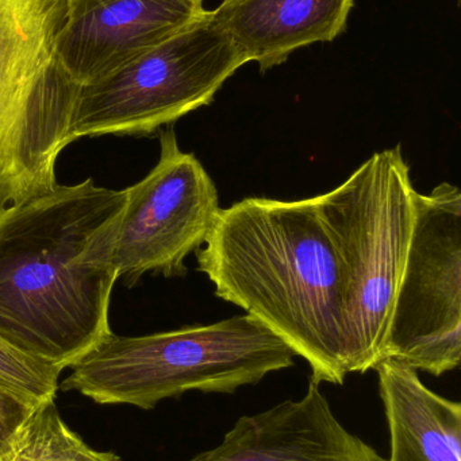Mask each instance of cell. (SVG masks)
<instances>
[{"label": "cell", "instance_id": "12", "mask_svg": "<svg viewBox=\"0 0 461 461\" xmlns=\"http://www.w3.org/2000/svg\"><path fill=\"white\" fill-rule=\"evenodd\" d=\"M8 461H122L113 452L91 448L70 430L54 400L38 403L16 438Z\"/></svg>", "mask_w": 461, "mask_h": 461}, {"label": "cell", "instance_id": "9", "mask_svg": "<svg viewBox=\"0 0 461 461\" xmlns=\"http://www.w3.org/2000/svg\"><path fill=\"white\" fill-rule=\"evenodd\" d=\"M189 461H387L343 427L311 381L300 401L238 419L224 441Z\"/></svg>", "mask_w": 461, "mask_h": 461}, {"label": "cell", "instance_id": "10", "mask_svg": "<svg viewBox=\"0 0 461 461\" xmlns=\"http://www.w3.org/2000/svg\"><path fill=\"white\" fill-rule=\"evenodd\" d=\"M355 0H222L211 19L265 73L303 46L346 32Z\"/></svg>", "mask_w": 461, "mask_h": 461}, {"label": "cell", "instance_id": "14", "mask_svg": "<svg viewBox=\"0 0 461 461\" xmlns=\"http://www.w3.org/2000/svg\"><path fill=\"white\" fill-rule=\"evenodd\" d=\"M40 402L0 382V461H8L24 422Z\"/></svg>", "mask_w": 461, "mask_h": 461}, {"label": "cell", "instance_id": "7", "mask_svg": "<svg viewBox=\"0 0 461 461\" xmlns=\"http://www.w3.org/2000/svg\"><path fill=\"white\" fill-rule=\"evenodd\" d=\"M124 192L113 252L118 278L134 286L146 274L186 276V258L206 243L221 208L213 178L181 150L172 126L160 132L156 167Z\"/></svg>", "mask_w": 461, "mask_h": 461}, {"label": "cell", "instance_id": "2", "mask_svg": "<svg viewBox=\"0 0 461 461\" xmlns=\"http://www.w3.org/2000/svg\"><path fill=\"white\" fill-rule=\"evenodd\" d=\"M126 192L92 178L0 211V341L60 370L113 333Z\"/></svg>", "mask_w": 461, "mask_h": 461}, {"label": "cell", "instance_id": "1", "mask_svg": "<svg viewBox=\"0 0 461 461\" xmlns=\"http://www.w3.org/2000/svg\"><path fill=\"white\" fill-rule=\"evenodd\" d=\"M416 194L397 145L327 194L246 197L219 210L198 271L303 357L311 381L344 384L383 359Z\"/></svg>", "mask_w": 461, "mask_h": 461}, {"label": "cell", "instance_id": "3", "mask_svg": "<svg viewBox=\"0 0 461 461\" xmlns=\"http://www.w3.org/2000/svg\"><path fill=\"white\" fill-rule=\"evenodd\" d=\"M291 348L249 314L145 336L111 333L72 366L64 392L100 405L156 408L189 392L233 394L294 366Z\"/></svg>", "mask_w": 461, "mask_h": 461}, {"label": "cell", "instance_id": "11", "mask_svg": "<svg viewBox=\"0 0 461 461\" xmlns=\"http://www.w3.org/2000/svg\"><path fill=\"white\" fill-rule=\"evenodd\" d=\"M390 429L387 461H461V405L425 386L398 360L375 367Z\"/></svg>", "mask_w": 461, "mask_h": 461}, {"label": "cell", "instance_id": "15", "mask_svg": "<svg viewBox=\"0 0 461 461\" xmlns=\"http://www.w3.org/2000/svg\"><path fill=\"white\" fill-rule=\"evenodd\" d=\"M456 2H457V5H460L461 0H456Z\"/></svg>", "mask_w": 461, "mask_h": 461}, {"label": "cell", "instance_id": "13", "mask_svg": "<svg viewBox=\"0 0 461 461\" xmlns=\"http://www.w3.org/2000/svg\"><path fill=\"white\" fill-rule=\"evenodd\" d=\"M62 370L32 359L0 341V382L38 401L54 400Z\"/></svg>", "mask_w": 461, "mask_h": 461}, {"label": "cell", "instance_id": "4", "mask_svg": "<svg viewBox=\"0 0 461 461\" xmlns=\"http://www.w3.org/2000/svg\"><path fill=\"white\" fill-rule=\"evenodd\" d=\"M67 0H0V211L59 185L78 86L56 51Z\"/></svg>", "mask_w": 461, "mask_h": 461}, {"label": "cell", "instance_id": "5", "mask_svg": "<svg viewBox=\"0 0 461 461\" xmlns=\"http://www.w3.org/2000/svg\"><path fill=\"white\" fill-rule=\"evenodd\" d=\"M245 64L208 11L124 67L78 86L70 140L149 137L211 104Z\"/></svg>", "mask_w": 461, "mask_h": 461}, {"label": "cell", "instance_id": "8", "mask_svg": "<svg viewBox=\"0 0 461 461\" xmlns=\"http://www.w3.org/2000/svg\"><path fill=\"white\" fill-rule=\"evenodd\" d=\"M207 14L205 0H67L57 57L69 77L84 86Z\"/></svg>", "mask_w": 461, "mask_h": 461}, {"label": "cell", "instance_id": "6", "mask_svg": "<svg viewBox=\"0 0 461 461\" xmlns=\"http://www.w3.org/2000/svg\"><path fill=\"white\" fill-rule=\"evenodd\" d=\"M441 376L461 359V194H416V219L383 359Z\"/></svg>", "mask_w": 461, "mask_h": 461}]
</instances>
